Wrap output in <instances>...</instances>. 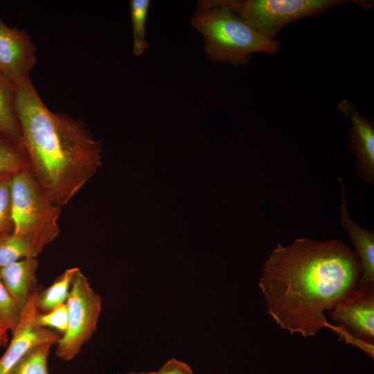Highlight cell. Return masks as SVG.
<instances>
[{
  "label": "cell",
  "mask_w": 374,
  "mask_h": 374,
  "mask_svg": "<svg viewBox=\"0 0 374 374\" xmlns=\"http://www.w3.org/2000/svg\"><path fill=\"white\" fill-rule=\"evenodd\" d=\"M37 258L29 245L12 231L0 235V269L25 258Z\"/></svg>",
  "instance_id": "cell-16"
},
{
  "label": "cell",
  "mask_w": 374,
  "mask_h": 374,
  "mask_svg": "<svg viewBox=\"0 0 374 374\" xmlns=\"http://www.w3.org/2000/svg\"><path fill=\"white\" fill-rule=\"evenodd\" d=\"M14 91L15 86L11 83L0 82V132L6 138L21 145V130L15 109Z\"/></svg>",
  "instance_id": "cell-14"
},
{
  "label": "cell",
  "mask_w": 374,
  "mask_h": 374,
  "mask_svg": "<svg viewBox=\"0 0 374 374\" xmlns=\"http://www.w3.org/2000/svg\"><path fill=\"white\" fill-rule=\"evenodd\" d=\"M3 137H5L2 133L0 132V140L2 139Z\"/></svg>",
  "instance_id": "cell-26"
},
{
  "label": "cell",
  "mask_w": 374,
  "mask_h": 374,
  "mask_svg": "<svg viewBox=\"0 0 374 374\" xmlns=\"http://www.w3.org/2000/svg\"><path fill=\"white\" fill-rule=\"evenodd\" d=\"M157 374H193V370L185 362L171 359L157 371Z\"/></svg>",
  "instance_id": "cell-22"
},
{
  "label": "cell",
  "mask_w": 374,
  "mask_h": 374,
  "mask_svg": "<svg viewBox=\"0 0 374 374\" xmlns=\"http://www.w3.org/2000/svg\"><path fill=\"white\" fill-rule=\"evenodd\" d=\"M150 5V0H132L130 3L133 53L137 57L142 55L149 46L145 39V23Z\"/></svg>",
  "instance_id": "cell-15"
},
{
  "label": "cell",
  "mask_w": 374,
  "mask_h": 374,
  "mask_svg": "<svg viewBox=\"0 0 374 374\" xmlns=\"http://www.w3.org/2000/svg\"><path fill=\"white\" fill-rule=\"evenodd\" d=\"M190 25L202 35L204 50L213 62L243 65L255 53L274 55L280 49L278 41L254 30L222 0L199 1Z\"/></svg>",
  "instance_id": "cell-3"
},
{
  "label": "cell",
  "mask_w": 374,
  "mask_h": 374,
  "mask_svg": "<svg viewBox=\"0 0 374 374\" xmlns=\"http://www.w3.org/2000/svg\"><path fill=\"white\" fill-rule=\"evenodd\" d=\"M21 143L30 169L57 205H66L100 167L103 143L81 121L51 112L28 78L15 86Z\"/></svg>",
  "instance_id": "cell-2"
},
{
  "label": "cell",
  "mask_w": 374,
  "mask_h": 374,
  "mask_svg": "<svg viewBox=\"0 0 374 374\" xmlns=\"http://www.w3.org/2000/svg\"><path fill=\"white\" fill-rule=\"evenodd\" d=\"M8 331L9 330L0 320V347L5 346L8 342Z\"/></svg>",
  "instance_id": "cell-23"
},
{
  "label": "cell",
  "mask_w": 374,
  "mask_h": 374,
  "mask_svg": "<svg viewBox=\"0 0 374 374\" xmlns=\"http://www.w3.org/2000/svg\"><path fill=\"white\" fill-rule=\"evenodd\" d=\"M37 321L39 326L53 330L61 335L66 330L68 310L66 303L60 304L46 312H39Z\"/></svg>",
  "instance_id": "cell-20"
},
{
  "label": "cell",
  "mask_w": 374,
  "mask_h": 374,
  "mask_svg": "<svg viewBox=\"0 0 374 374\" xmlns=\"http://www.w3.org/2000/svg\"><path fill=\"white\" fill-rule=\"evenodd\" d=\"M38 290L29 297L23 308L19 321L12 332L8 348L0 358V374H10L14 367L32 349L46 343L56 344L61 337L58 332L39 325V312L36 303Z\"/></svg>",
  "instance_id": "cell-8"
},
{
  "label": "cell",
  "mask_w": 374,
  "mask_h": 374,
  "mask_svg": "<svg viewBox=\"0 0 374 374\" xmlns=\"http://www.w3.org/2000/svg\"><path fill=\"white\" fill-rule=\"evenodd\" d=\"M79 269L78 267L66 269L50 286L37 292L36 303L39 312H46L66 303L73 278Z\"/></svg>",
  "instance_id": "cell-13"
},
{
  "label": "cell",
  "mask_w": 374,
  "mask_h": 374,
  "mask_svg": "<svg viewBox=\"0 0 374 374\" xmlns=\"http://www.w3.org/2000/svg\"><path fill=\"white\" fill-rule=\"evenodd\" d=\"M66 304L67 328L56 344L55 355L61 360L70 361L96 332L101 312V297L80 269L73 278Z\"/></svg>",
  "instance_id": "cell-6"
},
{
  "label": "cell",
  "mask_w": 374,
  "mask_h": 374,
  "mask_svg": "<svg viewBox=\"0 0 374 374\" xmlns=\"http://www.w3.org/2000/svg\"><path fill=\"white\" fill-rule=\"evenodd\" d=\"M37 258H25L0 269V280L22 311L30 295L37 290Z\"/></svg>",
  "instance_id": "cell-12"
},
{
  "label": "cell",
  "mask_w": 374,
  "mask_h": 374,
  "mask_svg": "<svg viewBox=\"0 0 374 374\" xmlns=\"http://www.w3.org/2000/svg\"><path fill=\"white\" fill-rule=\"evenodd\" d=\"M341 225L350 238L357 256L361 276L357 287L374 284V231H368L353 222L348 213L345 187L341 178Z\"/></svg>",
  "instance_id": "cell-11"
},
{
  "label": "cell",
  "mask_w": 374,
  "mask_h": 374,
  "mask_svg": "<svg viewBox=\"0 0 374 374\" xmlns=\"http://www.w3.org/2000/svg\"><path fill=\"white\" fill-rule=\"evenodd\" d=\"M15 172L0 175V235L13 230L11 211V182Z\"/></svg>",
  "instance_id": "cell-19"
},
{
  "label": "cell",
  "mask_w": 374,
  "mask_h": 374,
  "mask_svg": "<svg viewBox=\"0 0 374 374\" xmlns=\"http://www.w3.org/2000/svg\"><path fill=\"white\" fill-rule=\"evenodd\" d=\"M28 167L30 163L23 147L6 137L1 139L0 175Z\"/></svg>",
  "instance_id": "cell-17"
},
{
  "label": "cell",
  "mask_w": 374,
  "mask_h": 374,
  "mask_svg": "<svg viewBox=\"0 0 374 374\" xmlns=\"http://www.w3.org/2000/svg\"><path fill=\"white\" fill-rule=\"evenodd\" d=\"M37 48L25 30L10 28L0 17V73L14 86L30 78Z\"/></svg>",
  "instance_id": "cell-9"
},
{
  "label": "cell",
  "mask_w": 374,
  "mask_h": 374,
  "mask_svg": "<svg viewBox=\"0 0 374 374\" xmlns=\"http://www.w3.org/2000/svg\"><path fill=\"white\" fill-rule=\"evenodd\" d=\"M360 276L357 254L341 240L301 238L277 244L258 286L267 313L290 334L306 338L330 326L326 313L357 287Z\"/></svg>",
  "instance_id": "cell-1"
},
{
  "label": "cell",
  "mask_w": 374,
  "mask_h": 374,
  "mask_svg": "<svg viewBox=\"0 0 374 374\" xmlns=\"http://www.w3.org/2000/svg\"><path fill=\"white\" fill-rule=\"evenodd\" d=\"M53 344L46 343L32 349L10 374H49L48 357Z\"/></svg>",
  "instance_id": "cell-18"
},
{
  "label": "cell",
  "mask_w": 374,
  "mask_h": 374,
  "mask_svg": "<svg viewBox=\"0 0 374 374\" xmlns=\"http://www.w3.org/2000/svg\"><path fill=\"white\" fill-rule=\"evenodd\" d=\"M244 21L268 39L288 24L350 2L346 0H222Z\"/></svg>",
  "instance_id": "cell-5"
},
{
  "label": "cell",
  "mask_w": 374,
  "mask_h": 374,
  "mask_svg": "<svg viewBox=\"0 0 374 374\" xmlns=\"http://www.w3.org/2000/svg\"><path fill=\"white\" fill-rule=\"evenodd\" d=\"M62 207L55 204L30 171L15 172L11 182L12 232L37 257L60 233Z\"/></svg>",
  "instance_id": "cell-4"
},
{
  "label": "cell",
  "mask_w": 374,
  "mask_h": 374,
  "mask_svg": "<svg viewBox=\"0 0 374 374\" xmlns=\"http://www.w3.org/2000/svg\"><path fill=\"white\" fill-rule=\"evenodd\" d=\"M328 315L336 322L335 330L373 359L374 284L357 287L339 302Z\"/></svg>",
  "instance_id": "cell-7"
},
{
  "label": "cell",
  "mask_w": 374,
  "mask_h": 374,
  "mask_svg": "<svg viewBox=\"0 0 374 374\" xmlns=\"http://www.w3.org/2000/svg\"><path fill=\"white\" fill-rule=\"evenodd\" d=\"M0 82H9L10 83L9 81H8L3 76V75L0 73ZM13 85V84H12Z\"/></svg>",
  "instance_id": "cell-25"
},
{
  "label": "cell",
  "mask_w": 374,
  "mask_h": 374,
  "mask_svg": "<svg viewBox=\"0 0 374 374\" xmlns=\"http://www.w3.org/2000/svg\"><path fill=\"white\" fill-rule=\"evenodd\" d=\"M337 109L351 122L348 148L357 157V173L364 181L373 186L374 124L346 99L339 103Z\"/></svg>",
  "instance_id": "cell-10"
},
{
  "label": "cell",
  "mask_w": 374,
  "mask_h": 374,
  "mask_svg": "<svg viewBox=\"0 0 374 374\" xmlns=\"http://www.w3.org/2000/svg\"><path fill=\"white\" fill-rule=\"evenodd\" d=\"M118 374H157V371H152L148 373H118Z\"/></svg>",
  "instance_id": "cell-24"
},
{
  "label": "cell",
  "mask_w": 374,
  "mask_h": 374,
  "mask_svg": "<svg viewBox=\"0 0 374 374\" xmlns=\"http://www.w3.org/2000/svg\"><path fill=\"white\" fill-rule=\"evenodd\" d=\"M21 314V310L0 280V320L12 332L19 321Z\"/></svg>",
  "instance_id": "cell-21"
}]
</instances>
